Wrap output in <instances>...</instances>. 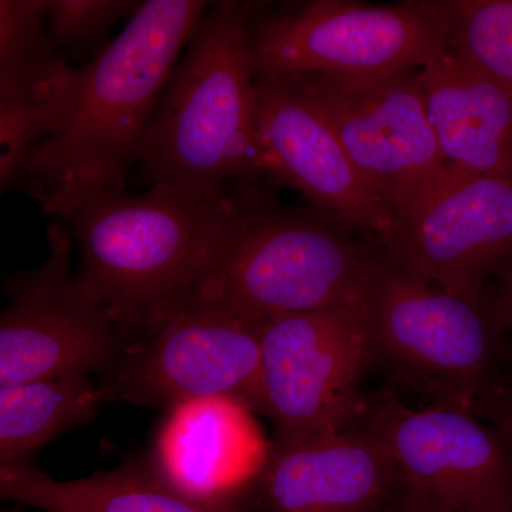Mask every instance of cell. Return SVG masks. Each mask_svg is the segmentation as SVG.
<instances>
[{
	"instance_id": "cell-1",
	"label": "cell",
	"mask_w": 512,
	"mask_h": 512,
	"mask_svg": "<svg viewBox=\"0 0 512 512\" xmlns=\"http://www.w3.org/2000/svg\"><path fill=\"white\" fill-rule=\"evenodd\" d=\"M212 3L148 0L120 35L73 69L53 133L22 188L63 218L90 195L126 191L165 86Z\"/></svg>"
},
{
	"instance_id": "cell-2",
	"label": "cell",
	"mask_w": 512,
	"mask_h": 512,
	"mask_svg": "<svg viewBox=\"0 0 512 512\" xmlns=\"http://www.w3.org/2000/svg\"><path fill=\"white\" fill-rule=\"evenodd\" d=\"M258 188L217 195L99 192L59 221L79 249L80 281L130 338L220 261Z\"/></svg>"
},
{
	"instance_id": "cell-3",
	"label": "cell",
	"mask_w": 512,
	"mask_h": 512,
	"mask_svg": "<svg viewBox=\"0 0 512 512\" xmlns=\"http://www.w3.org/2000/svg\"><path fill=\"white\" fill-rule=\"evenodd\" d=\"M255 6L212 3L175 67L138 164L156 190L217 195L266 177L249 36Z\"/></svg>"
},
{
	"instance_id": "cell-4",
	"label": "cell",
	"mask_w": 512,
	"mask_h": 512,
	"mask_svg": "<svg viewBox=\"0 0 512 512\" xmlns=\"http://www.w3.org/2000/svg\"><path fill=\"white\" fill-rule=\"evenodd\" d=\"M352 232L319 212L279 207L258 188L220 261L185 293L261 323L359 305L379 247Z\"/></svg>"
},
{
	"instance_id": "cell-5",
	"label": "cell",
	"mask_w": 512,
	"mask_h": 512,
	"mask_svg": "<svg viewBox=\"0 0 512 512\" xmlns=\"http://www.w3.org/2000/svg\"><path fill=\"white\" fill-rule=\"evenodd\" d=\"M373 360L434 404L478 413L494 383L501 320L490 298L470 301L404 274L377 252L363 291Z\"/></svg>"
},
{
	"instance_id": "cell-6",
	"label": "cell",
	"mask_w": 512,
	"mask_h": 512,
	"mask_svg": "<svg viewBox=\"0 0 512 512\" xmlns=\"http://www.w3.org/2000/svg\"><path fill=\"white\" fill-rule=\"evenodd\" d=\"M261 326L183 293L127 338L99 384L109 404L229 397L261 414Z\"/></svg>"
},
{
	"instance_id": "cell-7",
	"label": "cell",
	"mask_w": 512,
	"mask_h": 512,
	"mask_svg": "<svg viewBox=\"0 0 512 512\" xmlns=\"http://www.w3.org/2000/svg\"><path fill=\"white\" fill-rule=\"evenodd\" d=\"M447 46L439 2L363 5L315 0L252 18L255 76L413 72Z\"/></svg>"
},
{
	"instance_id": "cell-8",
	"label": "cell",
	"mask_w": 512,
	"mask_h": 512,
	"mask_svg": "<svg viewBox=\"0 0 512 512\" xmlns=\"http://www.w3.org/2000/svg\"><path fill=\"white\" fill-rule=\"evenodd\" d=\"M372 360L362 302L262 322L261 414L274 423V441L362 426L360 377Z\"/></svg>"
},
{
	"instance_id": "cell-9",
	"label": "cell",
	"mask_w": 512,
	"mask_h": 512,
	"mask_svg": "<svg viewBox=\"0 0 512 512\" xmlns=\"http://www.w3.org/2000/svg\"><path fill=\"white\" fill-rule=\"evenodd\" d=\"M74 241L62 221L47 229V256L5 279L0 387L109 372L127 336L72 269Z\"/></svg>"
},
{
	"instance_id": "cell-10",
	"label": "cell",
	"mask_w": 512,
	"mask_h": 512,
	"mask_svg": "<svg viewBox=\"0 0 512 512\" xmlns=\"http://www.w3.org/2000/svg\"><path fill=\"white\" fill-rule=\"evenodd\" d=\"M404 274L470 301H487L488 278L512 258V178L447 165L377 239Z\"/></svg>"
},
{
	"instance_id": "cell-11",
	"label": "cell",
	"mask_w": 512,
	"mask_h": 512,
	"mask_svg": "<svg viewBox=\"0 0 512 512\" xmlns=\"http://www.w3.org/2000/svg\"><path fill=\"white\" fill-rule=\"evenodd\" d=\"M416 72L286 76L325 117L394 217L448 165Z\"/></svg>"
},
{
	"instance_id": "cell-12",
	"label": "cell",
	"mask_w": 512,
	"mask_h": 512,
	"mask_svg": "<svg viewBox=\"0 0 512 512\" xmlns=\"http://www.w3.org/2000/svg\"><path fill=\"white\" fill-rule=\"evenodd\" d=\"M363 429L390 451L404 481L448 512L512 510V441L451 404L414 409L393 394L367 397Z\"/></svg>"
},
{
	"instance_id": "cell-13",
	"label": "cell",
	"mask_w": 512,
	"mask_h": 512,
	"mask_svg": "<svg viewBox=\"0 0 512 512\" xmlns=\"http://www.w3.org/2000/svg\"><path fill=\"white\" fill-rule=\"evenodd\" d=\"M256 77V76H255ZM265 175L289 185L312 210L352 231L382 238L394 212L366 183L325 117L286 77H256Z\"/></svg>"
},
{
	"instance_id": "cell-14",
	"label": "cell",
	"mask_w": 512,
	"mask_h": 512,
	"mask_svg": "<svg viewBox=\"0 0 512 512\" xmlns=\"http://www.w3.org/2000/svg\"><path fill=\"white\" fill-rule=\"evenodd\" d=\"M255 414L229 397L168 407L148 457L165 483L211 512H249L271 454Z\"/></svg>"
},
{
	"instance_id": "cell-15",
	"label": "cell",
	"mask_w": 512,
	"mask_h": 512,
	"mask_svg": "<svg viewBox=\"0 0 512 512\" xmlns=\"http://www.w3.org/2000/svg\"><path fill=\"white\" fill-rule=\"evenodd\" d=\"M404 484L390 451L363 427L272 440L249 512H383Z\"/></svg>"
},
{
	"instance_id": "cell-16",
	"label": "cell",
	"mask_w": 512,
	"mask_h": 512,
	"mask_svg": "<svg viewBox=\"0 0 512 512\" xmlns=\"http://www.w3.org/2000/svg\"><path fill=\"white\" fill-rule=\"evenodd\" d=\"M416 76L444 161L512 178V90L448 46Z\"/></svg>"
},
{
	"instance_id": "cell-17",
	"label": "cell",
	"mask_w": 512,
	"mask_h": 512,
	"mask_svg": "<svg viewBox=\"0 0 512 512\" xmlns=\"http://www.w3.org/2000/svg\"><path fill=\"white\" fill-rule=\"evenodd\" d=\"M0 495L45 512H211L165 483L148 458L66 481L30 464L0 466Z\"/></svg>"
},
{
	"instance_id": "cell-18",
	"label": "cell",
	"mask_w": 512,
	"mask_h": 512,
	"mask_svg": "<svg viewBox=\"0 0 512 512\" xmlns=\"http://www.w3.org/2000/svg\"><path fill=\"white\" fill-rule=\"evenodd\" d=\"M49 0L0 2V109L59 119L73 67L46 28Z\"/></svg>"
},
{
	"instance_id": "cell-19",
	"label": "cell",
	"mask_w": 512,
	"mask_h": 512,
	"mask_svg": "<svg viewBox=\"0 0 512 512\" xmlns=\"http://www.w3.org/2000/svg\"><path fill=\"white\" fill-rule=\"evenodd\" d=\"M109 404L87 375L0 387V466H25L40 448L89 423Z\"/></svg>"
},
{
	"instance_id": "cell-20",
	"label": "cell",
	"mask_w": 512,
	"mask_h": 512,
	"mask_svg": "<svg viewBox=\"0 0 512 512\" xmlns=\"http://www.w3.org/2000/svg\"><path fill=\"white\" fill-rule=\"evenodd\" d=\"M447 46L512 90V0L439 2Z\"/></svg>"
},
{
	"instance_id": "cell-21",
	"label": "cell",
	"mask_w": 512,
	"mask_h": 512,
	"mask_svg": "<svg viewBox=\"0 0 512 512\" xmlns=\"http://www.w3.org/2000/svg\"><path fill=\"white\" fill-rule=\"evenodd\" d=\"M141 5L130 0H49L47 33L60 55H77L97 47L121 19L133 18Z\"/></svg>"
},
{
	"instance_id": "cell-22",
	"label": "cell",
	"mask_w": 512,
	"mask_h": 512,
	"mask_svg": "<svg viewBox=\"0 0 512 512\" xmlns=\"http://www.w3.org/2000/svg\"><path fill=\"white\" fill-rule=\"evenodd\" d=\"M406 483V481H404ZM383 512H448L412 485L404 484L402 493Z\"/></svg>"
},
{
	"instance_id": "cell-23",
	"label": "cell",
	"mask_w": 512,
	"mask_h": 512,
	"mask_svg": "<svg viewBox=\"0 0 512 512\" xmlns=\"http://www.w3.org/2000/svg\"><path fill=\"white\" fill-rule=\"evenodd\" d=\"M500 278V295L493 301L494 308L501 320V325L508 326L512 330V268L508 266L507 269H504Z\"/></svg>"
},
{
	"instance_id": "cell-24",
	"label": "cell",
	"mask_w": 512,
	"mask_h": 512,
	"mask_svg": "<svg viewBox=\"0 0 512 512\" xmlns=\"http://www.w3.org/2000/svg\"><path fill=\"white\" fill-rule=\"evenodd\" d=\"M485 412L488 416L493 417L498 429L503 430L508 439L512 441V396H508L504 392L498 394L488 404Z\"/></svg>"
},
{
	"instance_id": "cell-25",
	"label": "cell",
	"mask_w": 512,
	"mask_h": 512,
	"mask_svg": "<svg viewBox=\"0 0 512 512\" xmlns=\"http://www.w3.org/2000/svg\"><path fill=\"white\" fill-rule=\"evenodd\" d=\"M508 512H512V510H511V511H508Z\"/></svg>"
}]
</instances>
